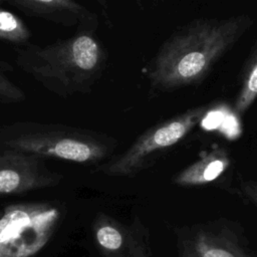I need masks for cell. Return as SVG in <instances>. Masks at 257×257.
Wrapping results in <instances>:
<instances>
[{
  "label": "cell",
  "mask_w": 257,
  "mask_h": 257,
  "mask_svg": "<svg viewBox=\"0 0 257 257\" xmlns=\"http://www.w3.org/2000/svg\"><path fill=\"white\" fill-rule=\"evenodd\" d=\"M253 24L248 14L195 19L174 31L147 68L151 87L171 91L201 83Z\"/></svg>",
  "instance_id": "6da1fadb"
},
{
  "label": "cell",
  "mask_w": 257,
  "mask_h": 257,
  "mask_svg": "<svg viewBox=\"0 0 257 257\" xmlns=\"http://www.w3.org/2000/svg\"><path fill=\"white\" fill-rule=\"evenodd\" d=\"M97 27L80 26L68 38L40 46L15 47L16 64L51 93L68 98L88 94L107 64V53L96 36Z\"/></svg>",
  "instance_id": "7a4b0ae2"
},
{
  "label": "cell",
  "mask_w": 257,
  "mask_h": 257,
  "mask_svg": "<svg viewBox=\"0 0 257 257\" xmlns=\"http://www.w3.org/2000/svg\"><path fill=\"white\" fill-rule=\"evenodd\" d=\"M117 140L92 130L55 122L15 121L0 126V150H14L42 159L92 165L108 159Z\"/></svg>",
  "instance_id": "3957f363"
},
{
  "label": "cell",
  "mask_w": 257,
  "mask_h": 257,
  "mask_svg": "<svg viewBox=\"0 0 257 257\" xmlns=\"http://www.w3.org/2000/svg\"><path fill=\"white\" fill-rule=\"evenodd\" d=\"M208 106L199 105L155 123L141 134L121 154L97 170L111 177H134L149 168L161 154L184 140L205 117Z\"/></svg>",
  "instance_id": "277c9868"
},
{
  "label": "cell",
  "mask_w": 257,
  "mask_h": 257,
  "mask_svg": "<svg viewBox=\"0 0 257 257\" xmlns=\"http://www.w3.org/2000/svg\"><path fill=\"white\" fill-rule=\"evenodd\" d=\"M60 218L48 203L10 205L0 217V257H31L51 238Z\"/></svg>",
  "instance_id": "5b68a950"
},
{
  "label": "cell",
  "mask_w": 257,
  "mask_h": 257,
  "mask_svg": "<svg viewBox=\"0 0 257 257\" xmlns=\"http://www.w3.org/2000/svg\"><path fill=\"white\" fill-rule=\"evenodd\" d=\"M61 178L47 168L42 158L14 150H0V195L22 194L54 186Z\"/></svg>",
  "instance_id": "8992f818"
},
{
  "label": "cell",
  "mask_w": 257,
  "mask_h": 257,
  "mask_svg": "<svg viewBox=\"0 0 257 257\" xmlns=\"http://www.w3.org/2000/svg\"><path fill=\"white\" fill-rule=\"evenodd\" d=\"M92 227L102 257H152L150 235L139 217L125 225L100 214Z\"/></svg>",
  "instance_id": "52a82bcc"
},
{
  "label": "cell",
  "mask_w": 257,
  "mask_h": 257,
  "mask_svg": "<svg viewBox=\"0 0 257 257\" xmlns=\"http://www.w3.org/2000/svg\"><path fill=\"white\" fill-rule=\"evenodd\" d=\"M180 257H257L228 226L195 225L179 233Z\"/></svg>",
  "instance_id": "ba28073f"
},
{
  "label": "cell",
  "mask_w": 257,
  "mask_h": 257,
  "mask_svg": "<svg viewBox=\"0 0 257 257\" xmlns=\"http://www.w3.org/2000/svg\"><path fill=\"white\" fill-rule=\"evenodd\" d=\"M27 16L40 18L65 27L98 28L97 15L76 0H0Z\"/></svg>",
  "instance_id": "9c48e42d"
},
{
  "label": "cell",
  "mask_w": 257,
  "mask_h": 257,
  "mask_svg": "<svg viewBox=\"0 0 257 257\" xmlns=\"http://www.w3.org/2000/svg\"><path fill=\"white\" fill-rule=\"evenodd\" d=\"M231 164L228 151L215 146L196 162L179 172L173 179L181 187H197L210 184L222 176Z\"/></svg>",
  "instance_id": "30bf717a"
},
{
  "label": "cell",
  "mask_w": 257,
  "mask_h": 257,
  "mask_svg": "<svg viewBox=\"0 0 257 257\" xmlns=\"http://www.w3.org/2000/svg\"><path fill=\"white\" fill-rule=\"evenodd\" d=\"M257 99V41L242 66L239 77V89L237 91L233 110L236 114L245 113Z\"/></svg>",
  "instance_id": "8fae6325"
},
{
  "label": "cell",
  "mask_w": 257,
  "mask_h": 257,
  "mask_svg": "<svg viewBox=\"0 0 257 257\" xmlns=\"http://www.w3.org/2000/svg\"><path fill=\"white\" fill-rule=\"evenodd\" d=\"M32 33L26 23L16 14L0 7V40L15 47L29 43Z\"/></svg>",
  "instance_id": "7c38bea8"
},
{
  "label": "cell",
  "mask_w": 257,
  "mask_h": 257,
  "mask_svg": "<svg viewBox=\"0 0 257 257\" xmlns=\"http://www.w3.org/2000/svg\"><path fill=\"white\" fill-rule=\"evenodd\" d=\"M25 98L24 90L11 81L0 68V102L5 104L20 103Z\"/></svg>",
  "instance_id": "4fadbf2b"
},
{
  "label": "cell",
  "mask_w": 257,
  "mask_h": 257,
  "mask_svg": "<svg viewBox=\"0 0 257 257\" xmlns=\"http://www.w3.org/2000/svg\"><path fill=\"white\" fill-rule=\"evenodd\" d=\"M241 189L249 201L257 208V182L245 181L241 184Z\"/></svg>",
  "instance_id": "5bb4252c"
},
{
  "label": "cell",
  "mask_w": 257,
  "mask_h": 257,
  "mask_svg": "<svg viewBox=\"0 0 257 257\" xmlns=\"http://www.w3.org/2000/svg\"><path fill=\"white\" fill-rule=\"evenodd\" d=\"M96 1L99 3V5H101V6H103V7L106 6L107 0H96ZM137 1H142V0H137Z\"/></svg>",
  "instance_id": "9a60e30c"
}]
</instances>
